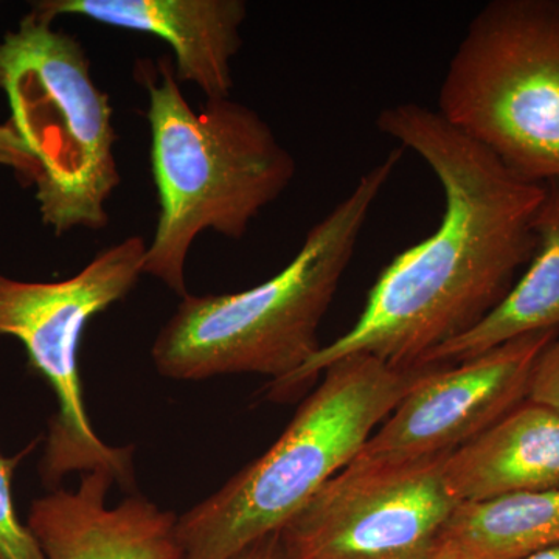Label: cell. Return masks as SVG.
<instances>
[{
  "label": "cell",
  "mask_w": 559,
  "mask_h": 559,
  "mask_svg": "<svg viewBox=\"0 0 559 559\" xmlns=\"http://www.w3.org/2000/svg\"><path fill=\"white\" fill-rule=\"evenodd\" d=\"M377 127L439 179L443 216L436 231L382 270L352 329L322 345L296 373L267 384L264 395L275 403L296 400L348 356L419 366L487 318L535 252L544 186L522 179L428 106H388Z\"/></svg>",
  "instance_id": "cell-1"
},
{
  "label": "cell",
  "mask_w": 559,
  "mask_h": 559,
  "mask_svg": "<svg viewBox=\"0 0 559 559\" xmlns=\"http://www.w3.org/2000/svg\"><path fill=\"white\" fill-rule=\"evenodd\" d=\"M403 154L396 146L364 173L274 277L240 293L182 297L151 348L157 373L175 381L246 373L280 381L300 370L322 347L320 323Z\"/></svg>",
  "instance_id": "cell-2"
},
{
  "label": "cell",
  "mask_w": 559,
  "mask_h": 559,
  "mask_svg": "<svg viewBox=\"0 0 559 559\" xmlns=\"http://www.w3.org/2000/svg\"><path fill=\"white\" fill-rule=\"evenodd\" d=\"M138 66L148 92L151 170L159 202L154 237L146 242L143 275L159 280L180 299L189 294L186 267L204 231L240 240L250 224L278 200L297 173L296 159L255 109L227 98L193 109L175 66Z\"/></svg>",
  "instance_id": "cell-3"
},
{
  "label": "cell",
  "mask_w": 559,
  "mask_h": 559,
  "mask_svg": "<svg viewBox=\"0 0 559 559\" xmlns=\"http://www.w3.org/2000/svg\"><path fill=\"white\" fill-rule=\"evenodd\" d=\"M426 369L367 355L326 367L270 450L179 516L182 559H230L280 532L347 468Z\"/></svg>",
  "instance_id": "cell-4"
},
{
  "label": "cell",
  "mask_w": 559,
  "mask_h": 559,
  "mask_svg": "<svg viewBox=\"0 0 559 559\" xmlns=\"http://www.w3.org/2000/svg\"><path fill=\"white\" fill-rule=\"evenodd\" d=\"M0 90L10 123L38 162L40 218L57 235L103 230L120 183L109 95L79 39L31 10L0 39Z\"/></svg>",
  "instance_id": "cell-5"
},
{
  "label": "cell",
  "mask_w": 559,
  "mask_h": 559,
  "mask_svg": "<svg viewBox=\"0 0 559 559\" xmlns=\"http://www.w3.org/2000/svg\"><path fill=\"white\" fill-rule=\"evenodd\" d=\"M530 182L559 180V0H492L441 81L439 109Z\"/></svg>",
  "instance_id": "cell-6"
},
{
  "label": "cell",
  "mask_w": 559,
  "mask_h": 559,
  "mask_svg": "<svg viewBox=\"0 0 559 559\" xmlns=\"http://www.w3.org/2000/svg\"><path fill=\"white\" fill-rule=\"evenodd\" d=\"M145 252V240L130 237L61 282H22L0 274V336L24 345L28 364L58 403L39 463L40 480L49 489L60 488L69 474L106 469L121 489L134 491V447H109L92 428L79 352L87 323L135 288Z\"/></svg>",
  "instance_id": "cell-7"
},
{
  "label": "cell",
  "mask_w": 559,
  "mask_h": 559,
  "mask_svg": "<svg viewBox=\"0 0 559 559\" xmlns=\"http://www.w3.org/2000/svg\"><path fill=\"white\" fill-rule=\"evenodd\" d=\"M447 455L349 463L280 530L288 559H428L460 506L444 480Z\"/></svg>",
  "instance_id": "cell-8"
},
{
  "label": "cell",
  "mask_w": 559,
  "mask_h": 559,
  "mask_svg": "<svg viewBox=\"0 0 559 559\" xmlns=\"http://www.w3.org/2000/svg\"><path fill=\"white\" fill-rule=\"evenodd\" d=\"M558 336L539 331L463 362L428 366L352 463L404 465L469 443L527 400L540 353Z\"/></svg>",
  "instance_id": "cell-9"
},
{
  "label": "cell",
  "mask_w": 559,
  "mask_h": 559,
  "mask_svg": "<svg viewBox=\"0 0 559 559\" xmlns=\"http://www.w3.org/2000/svg\"><path fill=\"white\" fill-rule=\"evenodd\" d=\"M116 484L106 469L81 474L79 488L33 500L27 527L46 559H182L179 516L131 492L108 509Z\"/></svg>",
  "instance_id": "cell-10"
},
{
  "label": "cell",
  "mask_w": 559,
  "mask_h": 559,
  "mask_svg": "<svg viewBox=\"0 0 559 559\" xmlns=\"http://www.w3.org/2000/svg\"><path fill=\"white\" fill-rule=\"evenodd\" d=\"M32 10L51 22L70 14L157 36L171 47L179 83L193 84L207 100L230 97L231 61L248 17L242 0H39Z\"/></svg>",
  "instance_id": "cell-11"
},
{
  "label": "cell",
  "mask_w": 559,
  "mask_h": 559,
  "mask_svg": "<svg viewBox=\"0 0 559 559\" xmlns=\"http://www.w3.org/2000/svg\"><path fill=\"white\" fill-rule=\"evenodd\" d=\"M459 503L559 489V414L525 400L443 460Z\"/></svg>",
  "instance_id": "cell-12"
},
{
  "label": "cell",
  "mask_w": 559,
  "mask_h": 559,
  "mask_svg": "<svg viewBox=\"0 0 559 559\" xmlns=\"http://www.w3.org/2000/svg\"><path fill=\"white\" fill-rule=\"evenodd\" d=\"M536 248L522 277L487 318L430 352L419 366H452L525 334L559 330V180L544 183Z\"/></svg>",
  "instance_id": "cell-13"
},
{
  "label": "cell",
  "mask_w": 559,
  "mask_h": 559,
  "mask_svg": "<svg viewBox=\"0 0 559 559\" xmlns=\"http://www.w3.org/2000/svg\"><path fill=\"white\" fill-rule=\"evenodd\" d=\"M559 546V489L460 503L428 559H527Z\"/></svg>",
  "instance_id": "cell-14"
},
{
  "label": "cell",
  "mask_w": 559,
  "mask_h": 559,
  "mask_svg": "<svg viewBox=\"0 0 559 559\" xmlns=\"http://www.w3.org/2000/svg\"><path fill=\"white\" fill-rule=\"evenodd\" d=\"M33 448L35 444L13 457L0 452V559H46L31 528L17 518L11 488L14 471Z\"/></svg>",
  "instance_id": "cell-15"
},
{
  "label": "cell",
  "mask_w": 559,
  "mask_h": 559,
  "mask_svg": "<svg viewBox=\"0 0 559 559\" xmlns=\"http://www.w3.org/2000/svg\"><path fill=\"white\" fill-rule=\"evenodd\" d=\"M527 400L559 414V336L540 353L533 370Z\"/></svg>",
  "instance_id": "cell-16"
},
{
  "label": "cell",
  "mask_w": 559,
  "mask_h": 559,
  "mask_svg": "<svg viewBox=\"0 0 559 559\" xmlns=\"http://www.w3.org/2000/svg\"><path fill=\"white\" fill-rule=\"evenodd\" d=\"M0 165L16 173L24 186H33L38 178V162L9 120L0 123Z\"/></svg>",
  "instance_id": "cell-17"
},
{
  "label": "cell",
  "mask_w": 559,
  "mask_h": 559,
  "mask_svg": "<svg viewBox=\"0 0 559 559\" xmlns=\"http://www.w3.org/2000/svg\"><path fill=\"white\" fill-rule=\"evenodd\" d=\"M230 559H288V555L283 546L282 535L280 532H275L250 544L249 547Z\"/></svg>",
  "instance_id": "cell-18"
},
{
  "label": "cell",
  "mask_w": 559,
  "mask_h": 559,
  "mask_svg": "<svg viewBox=\"0 0 559 559\" xmlns=\"http://www.w3.org/2000/svg\"><path fill=\"white\" fill-rule=\"evenodd\" d=\"M527 559H559V546L554 549L539 551V554L533 555Z\"/></svg>",
  "instance_id": "cell-19"
}]
</instances>
